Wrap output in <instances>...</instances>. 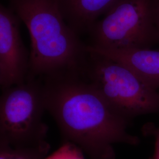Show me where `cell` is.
I'll use <instances>...</instances> for the list:
<instances>
[{"instance_id": "cell-11", "label": "cell", "mask_w": 159, "mask_h": 159, "mask_svg": "<svg viewBox=\"0 0 159 159\" xmlns=\"http://www.w3.org/2000/svg\"><path fill=\"white\" fill-rule=\"evenodd\" d=\"M154 159H159V129L156 134Z\"/></svg>"}, {"instance_id": "cell-2", "label": "cell", "mask_w": 159, "mask_h": 159, "mask_svg": "<svg viewBox=\"0 0 159 159\" xmlns=\"http://www.w3.org/2000/svg\"><path fill=\"white\" fill-rule=\"evenodd\" d=\"M29 30L31 40L27 79L80 72L88 52L79 35L63 17L57 0H8Z\"/></svg>"}, {"instance_id": "cell-10", "label": "cell", "mask_w": 159, "mask_h": 159, "mask_svg": "<svg viewBox=\"0 0 159 159\" xmlns=\"http://www.w3.org/2000/svg\"><path fill=\"white\" fill-rule=\"evenodd\" d=\"M84 156L77 146L66 141L60 148L44 159H85Z\"/></svg>"}, {"instance_id": "cell-8", "label": "cell", "mask_w": 159, "mask_h": 159, "mask_svg": "<svg viewBox=\"0 0 159 159\" xmlns=\"http://www.w3.org/2000/svg\"><path fill=\"white\" fill-rule=\"evenodd\" d=\"M121 0H57L63 17L79 35L89 34L99 18Z\"/></svg>"}, {"instance_id": "cell-3", "label": "cell", "mask_w": 159, "mask_h": 159, "mask_svg": "<svg viewBox=\"0 0 159 159\" xmlns=\"http://www.w3.org/2000/svg\"><path fill=\"white\" fill-rule=\"evenodd\" d=\"M83 70L91 84L125 119L159 113V90L148 85L125 66L88 52Z\"/></svg>"}, {"instance_id": "cell-6", "label": "cell", "mask_w": 159, "mask_h": 159, "mask_svg": "<svg viewBox=\"0 0 159 159\" xmlns=\"http://www.w3.org/2000/svg\"><path fill=\"white\" fill-rule=\"evenodd\" d=\"M21 22L9 6L0 5V84L3 90L28 78L30 54L21 36Z\"/></svg>"}, {"instance_id": "cell-9", "label": "cell", "mask_w": 159, "mask_h": 159, "mask_svg": "<svg viewBox=\"0 0 159 159\" xmlns=\"http://www.w3.org/2000/svg\"><path fill=\"white\" fill-rule=\"evenodd\" d=\"M50 149V145L46 140L20 146L0 140V159H44Z\"/></svg>"}, {"instance_id": "cell-4", "label": "cell", "mask_w": 159, "mask_h": 159, "mask_svg": "<svg viewBox=\"0 0 159 159\" xmlns=\"http://www.w3.org/2000/svg\"><path fill=\"white\" fill-rule=\"evenodd\" d=\"M157 0H121L93 26L90 46L108 50L150 48L158 41Z\"/></svg>"}, {"instance_id": "cell-1", "label": "cell", "mask_w": 159, "mask_h": 159, "mask_svg": "<svg viewBox=\"0 0 159 159\" xmlns=\"http://www.w3.org/2000/svg\"><path fill=\"white\" fill-rule=\"evenodd\" d=\"M59 75L44 88L46 109L53 116L66 141L75 144L87 159H115L114 143L136 145L127 130V120L117 113L91 84Z\"/></svg>"}, {"instance_id": "cell-7", "label": "cell", "mask_w": 159, "mask_h": 159, "mask_svg": "<svg viewBox=\"0 0 159 159\" xmlns=\"http://www.w3.org/2000/svg\"><path fill=\"white\" fill-rule=\"evenodd\" d=\"M86 50L125 66L148 85L159 90V50L150 48L108 50L90 45L87 46Z\"/></svg>"}, {"instance_id": "cell-5", "label": "cell", "mask_w": 159, "mask_h": 159, "mask_svg": "<svg viewBox=\"0 0 159 159\" xmlns=\"http://www.w3.org/2000/svg\"><path fill=\"white\" fill-rule=\"evenodd\" d=\"M44 110V88L34 79L4 90L0 100V140L20 146L45 140L48 127L42 121Z\"/></svg>"}, {"instance_id": "cell-12", "label": "cell", "mask_w": 159, "mask_h": 159, "mask_svg": "<svg viewBox=\"0 0 159 159\" xmlns=\"http://www.w3.org/2000/svg\"><path fill=\"white\" fill-rule=\"evenodd\" d=\"M156 28H157V32L158 42H159V0H157V6H156Z\"/></svg>"}]
</instances>
